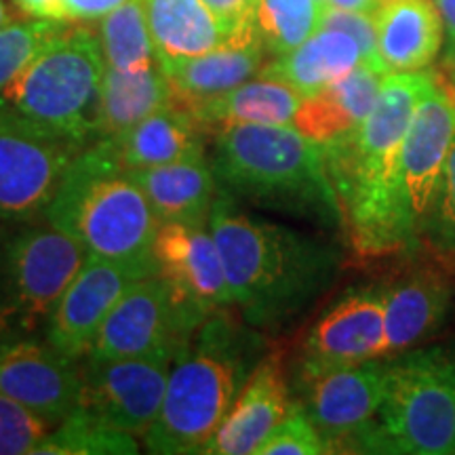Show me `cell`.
Listing matches in <instances>:
<instances>
[{"label": "cell", "mask_w": 455, "mask_h": 455, "mask_svg": "<svg viewBox=\"0 0 455 455\" xmlns=\"http://www.w3.org/2000/svg\"><path fill=\"white\" fill-rule=\"evenodd\" d=\"M426 224L432 228V236L441 247L455 251V140L447 155L439 192Z\"/></svg>", "instance_id": "36"}, {"label": "cell", "mask_w": 455, "mask_h": 455, "mask_svg": "<svg viewBox=\"0 0 455 455\" xmlns=\"http://www.w3.org/2000/svg\"><path fill=\"white\" fill-rule=\"evenodd\" d=\"M87 251L47 218L0 221V344L44 338Z\"/></svg>", "instance_id": "8"}, {"label": "cell", "mask_w": 455, "mask_h": 455, "mask_svg": "<svg viewBox=\"0 0 455 455\" xmlns=\"http://www.w3.org/2000/svg\"><path fill=\"white\" fill-rule=\"evenodd\" d=\"M316 3H318V4H321V7H323V9H327V7H329V3H327V0H316Z\"/></svg>", "instance_id": "43"}, {"label": "cell", "mask_w": 455, "mask_h": 455, "mask_svg": "<svg viewBox=\"0 0 455 455\" xmlns=\"http://www.w3.org/2000/svg\"><path fill=\"white\" fill-rule=\"evenodd\" d=\"M361 49L346 32L318 28L306 43L278 55L259 74L287 83L308 98L361 64Z\"/></svg>", "instance_id": "27"}, {"label": "cell", "mask_w": 455, "mask_h": 455, "mask_svg": "<svg viewBox=\"0 0 455 455\" xmlns=\"http://www.w3.org/2000/svg\"><path fill=\"white\" fill-rule=\"evenodd\" d=\"M386 74L361 61L355 70L301 100L293 127L323 148L352 138L373 110Z\"/></svg>", "instance_id": "19"}, {"label": "cell", "mask_w": 455, "mask_h": 455, "mask_svg": "<svg viewBox=\"0 0 455 455\" xmlns=\"http://www.w3.org/2000/svg\"><path fill=\"white\" fill-rule=\"evenodd\" d=\"M83 150L0 112V221L44 218Z\"/></svg>", "instance_id": "10"}, {"label": "cell", "mask_w": 455, "mask_h": 455, "mask_svg": "<svg viewBox=\"0 0 455 455\" xmlns=\"http://www.w3.org/2000/svg\"><path fill=\"white\" fill-rule=\"evenodd\" d=\"M445 30V66L455 74V0H435Z\"/></svg>", "instance_id": "40"}, {"label": "cell", "mask_w": 455, "mask_h": 455, "mask_svg": "<svg viewBox=\"0 0 455 455\" xmlns=\"http://www.w3.org/2000/svg\"><path fill=\"white\" fill-rule=\"evenodd\" d=\"M152 275H156L152 266L87 255L57 301L44 338L64 355L83 361L114 306L135 283Z\"/></svg>", "instance_id": "13"}, {"label": "cell", "mask_w": 455, "mask_h": 455, "mask_svg": "<svg viewBox=\"0 0 455 455\" xmlns=\"http://www.w3.org/2000/svg\"><path fill=\"white\" fill-rule=\"evenodd\" d=\"M232 306L247 325L278 329L331 284L339 255L331 244L255 218L218 192L209 213Z\"/></svg>", "instance_id": "2"}, {"label": "cell", "mask_w": 455, "mask_h": 455, "mask_svg": "<svg viewBox=\"0 0 455 455\" xmlns=\"http://www.w3.org/2000/svg\"><path fill=\"white\" fill-rule=\"evenodd\" d=\"M215 15L220 17L221 26L232 36L253 30V11L258 0H203Z\"/></svg>", "instance_id": "37"}, {"label": "cell", "mask_w": 455, "mask_h": 455, "mask_svg": "<svg viewBox=\"0 0 455 455\" xmlns=\"http://www.w3.org/2000/svg\"><path fill=\"white\" fill-rule=\"evenodd\" d=\"M284 378L283 358L278 352L261 356L258 367L244 382L241 395L213 435L204 453L209 455H247L258 453L272 430L293 409Z\"/></svg>", "instance_id": "18"}, {"label": "cell", "mask_w": 455, "mask_h": 455, "mask_svg": "<svg viewBox=\"0 0 455 455\" xmlns=\"http://www.w3.org/2000/svg\"><path fill=\"white\" fill-rule=\"evenodd\" d=\"M106 60L87 26L57 30L0 93V112L78 148L93 144Z\"/></svg>", "instance_id": "6"}, {"label": "cell", "mask_w": 455, "mask_h": 455, "mask_svg": "<svg viewBox=\"0 0 455 455\" xmlns=\"http://www.w3.org/2000/svg\"><path fill=\"white\" fill-rule=\"evenodd\" d=\"M11 24V15H9V9L7 4H4V0H0V28Z\"/></svg>", "instance_id": "42"}, {"label": "cell", "mask_w": 455, "mask_h": 455, "mask_svg": "<svg viewBox=\"0 0 455 455\" xmlns=\"http://www.w3.org/2000/svg\"><path fill=\"white\" fill-rule=\"evenodd\" d=\"M386 358V310L379 289H361L341 298L310 329L299 375L331 371Z\"/></svg>", "instance_id": "17"}, {"label": "cell", "mask_w": 455, "mask_h": 455, "mask_svg": "<svg viewBox=\"0 0 455 455\" xmlns=\"http://www.w3.org/2000/svg\"><path fill=\"white\" fill-rule=\"evenodd\" d=\"M0 392L57 428L78 407L81 361L47 338L0 344Z\"/></svg>", "instance_id": "14"}, {"label": "cell", "mask_w": 455, "mask_h": 455, "mask_svg": "<svg viewBox=\"0 0 455 455\" xmlns=\"http://www.w3.org/2000/svg\"><path fill=\"white\" fill-rule=\"evenodd\" d=\"M386 358L411 350L439 331L451 304V284L441 272L419 268L382 289Z\"/></svg>", "instance_id": "21"}, {"label": "cell", "mask_w": 455, "mask_h": 455, "mask_svg": "<svg viewBox=\"0 0 455 455\" xmlns=\"http://www.w3.org/2000/svg\"><path fill=\"white\" fill-rule=\"evenodd\" d=\"M264 57L266 47L253 28L209 53L163 66L173 91L171 101L188 108L226 95L264 70Z\"/></svg>", "instance_id": "20"}, {"label": "cell", "mask_w": 455, "mask_h": 455, "mask_svg": "<svg viewBox=\"0 0 455 455\" xmlns=\"http://www.w3.org/2000/svg\"><path fill=\"white\" fill-rule=\"evenodd\" d=\"M435 74L388 72L378 101L355 135L325 150L329 180L352 247L361 255H386L415 236L403 190V141Z\"/></svg>", "instance_id": "1"}, {"label": "cell", "mask_w": 455, "mask_h": 455, "mask_svg": "<svg viewBox=\"0 0 455 455\" xmlns=\"http://www.w3.org/2000/svg\"><path fill=\"white\" fill-rule=\"evenodd\" d=\"M156 275L203 318L235 308L209 221H163L155 238Z\"/></svg>", "instance_id": "15"}, {"label": "cell", "mask_w": 455, "mask_h": 455, "mask_svg": "<svg viewBox=\"0 0 455 455\" xmlns=\"http://www.w3.org/2000/svg\"><path fill=\"white\" fill-rule=\"evenodd\" d=\"M329 7L348 9V11H361V13H378L379 4L375 0H327Z\"/></svg>", "instance_id": "41"}, {"label": "cell", "mask_w": 455, "mask_h": 455, "mask_svg": "<svg viewBox=\"0 0 455 455\" xmlns=\"http://www.w3.org/2000/svg\"><path fill=\"white\" fill-rule=\"evenodd\" d=\"M171 365L169 356L83 358L76 409L112 430L146 435L161 411Z\"/></svg>", "instance_id": "11"}, {"label": "cell", "mask_w": 455, "mask_h": 455, "mask_svg": "<svg viewBox=\"0 0 455 455\" xmlns=\"http://www.w3.org/2000/svg\"><path fill=\"white\" fill-rule=\"evenodd\" d=\"M232 310L209 316L171 365L161 411L144 435L150 453H204L264 356L258 329Z\"/></svg>", "instance_id": "3"}, {"label": "cell", "mask_w": 455, "mask_h": 455, "mask_svg": "<svg viewBox=\"0 0 455 455\" xmlns=\"http://www.w3.org/2000/svg\"><path fill=\"white\" fill-rule=\"evenodd\" d=\"M321 28L327 30H339L352 36L361 49L363 61L371 64L379 70L388 72L379 60L378 51V24H375L373 13H361V11H348L338 7H327L323 11Z\"/></svg>", "instance_id": "35"}, {"label": "cell", "mask_w": 455, "mask_h": 455, "mask_svg": "<svg viewBox=\"0 0 455 455\" xmlns=\"http://www.w3.org/2000/svg\"><path fill=\"white\" fill-rule=\"evenodd\" d=\"M100 43L108 68L121 72L144 70L158 57L148 28L144 0H124L100 20Z\"/></svg>", "instance_id": "29"}, {"label": "cell", "mask_w": 455, "mask_h": 455, "mask_svg": "<svg viewBox=\"0 0 455 455\" xmlns=\"http://www.w3.org/2000/svg\"><path fill=\"white\" fill-rule=\"evenodd\" d=\"M131 173L146 192L161 224L209 221L220 188L212 161L204 155L156 167L131 169Z\"/></svg>", "instance_id": "24"}, {"label": "cell", "mask_w": 455, "mask_h": 455, "mask_svg": "<svg viewBox=\"0 0 455 455\" xmlns=\"http://www.w3.org/2000/svg\"><path fill=\"white\" fill-rule=\"evenodd\" d=\"M13 4L26 17L49 21H70L64 0H13Z\"/></svg>", "instance_id": "39"}, {"label": "cell", "mask_w": 455, "mask_h": 455, "mask_svg": "<svg viewBox=\"0 0 455 455\" xmlns=\"http://www.w3.org/2000/svg\"><path fill=\"white\" fill-rule=\"evenodd\" d=\"M304 95L287 83L264 76L238 84L220 98L188 106L209 135L235 124H293ZM181 108V106H180Z\"/></svg>", "instance_id": "25"}, {"label": "cell", "mask_w": 455, "mask_h": 455, "mask_svg": "<svg viewBox=\"0 0 455 455\" xmlns=\"http://www.w3.org/2000/svg\"><path fill=\"white\" fill-rule=\"evenodd\" d=\"M138 441L127 432H118L74 409L53 432L34 449V455H127L138 453Z\"/></svg>", "instance_id": "31"}, {"label": "cell", "mask_w": 455, "mask_h": 455, "mask_svg": "<svg viewBox=\"0 0 455 455\" xmlns=\"http://www.w3.org/2000/svg\"><path fill=\"white\" fill-rule=\"evenodd\" d=\"M124 0H64L70 21L101 20L112 9L121 7Z\"/></svg>", "instance_id": "38"}, {"label": "cell", "mask_w": 455, "mask_h": 455, "mask_svg": "<svg viewBox=\"0 0 455 455\" xmlns=\"http://www.w3.org/2000/svg\"><path fill=\"white\" fill-rule=\"evenodd\" d=\"M49 428L36 413L0 392V455L34 453Z\"/></svg>", "instance_id": "33"}, {"label": "cell", "mask_w": 455, "mask_h": 455, "mask_svg": "<svg viewBox=\"0 0 455 455\" xmlns=\"http://www.w3.org/2000/svg\"><path fill=\"white\" fill-rule=\"evenodd\" d=\"M218 188L236 201L318 221L339 220L325 150L293 124H235L213 135Z\"/></svg>", "instance_id": "4"}, {"label": "cell", "mask_w": 455, "mask_h": 455, "mask_svg": "<svg viewBox=\"0 0 455 455\" xmlns=\"http://www.w3.org/2000/svg\"><path fill=\"white\" fill-rule=\"evenodd\" d=\"M171 95L173 91L161 61L133 72L106 66L93 141L123 135L146 116L167 106Z\"/></svg>", "instance_id": "28"}, {"label": "cell", "mask_w": 455, "mask_h": 455, "mask_svg": "<svg viewBox=\"0 0 455 455\" xmlns=\"http://www.w3.org/2000/svg\"><path fill=\"white\" fill-rule=\"evenodd\" d=\"M355 451L455 453V346L386 358L382 405Z\"/></svg>", "instance_id": "7"}, {"label": "cell", "mask_w": 455, "mask_h": 455, "mask_svg": "<svg viewBox=\"0 0 455 455\" xmlns=\"http://www.w3.org/2000/svg\"><path fill=\"white\" fill-rule=\"evenodd\" d=\"M259 455H321L329 453L325 439L312 419L306 415L298 403H293V409L287 418L272 430V435L261 443L258 449Z\"/></svg>", "instance_id": "34"}, {"label": "cell", "mask_w": 455, "mask_h": 455, "mask_svg": "<svg viewBox=\"0 0 455 455\" xmlns=\"http://www.w3.org/2000/svg\"><path fill=\"white\" fill-rule=\"evenodd\" d=\"M323 9L316 0H258L253 26L272 55H284L306 43L321 28Z\"/></svg>", "instance_id": "30"}, {"label": "cell", "mask_w": 455, "mask_h": 455, "mask_svg": "<svg viewBox=\"0 0 455 455\" xmlns=\"http://www.w3.org/2000/svg\"><path fill=\"white\" fill-rule=\"evenodd\" d=\"M455 140V95L435 74L415 108L401 155L403 190L415 230L428 221Z\"/></svg>", "instance_id": "16"}, {"label": "cell", "mask_w": 455, "mask_h": 455, "mask_svg": "<svg viewBox=\"0 0 455 455\" xmlns=\"http://www.w3.org/2000/svg\"><path fill=\"white\" fill-rule=\"evenodd\" d=\"M44 218L76 238L87 255L156 270L155 238L161 221L106 140L93 141L74 158Z\"/></svg>", "instance_id": "5"}, {"label": "cell", "mask_w": 455, "mask_h": 455, "mask_svg": "<svg viewBox=\"0 0 455 455\" xmlns=\"http://www.w3.org/2000/svg\"><path fill=\"white\" fill-rule=\"evenodd\" d=\"M207 138L212 135L190 112L169 101L123 135L106 141L123 167L144 169L204 155Z\"/></svg>", "instance_id": "23"}, {"label": "cell", "mask_w": 455, "mask_h": 455, "mask_svg": "<svg viewBox=\"0 0 455 455\" xmlns=\"http://www.w3.org/2000/svg\"><path fill=\"white\" fill-rule=\"evenodd\" d=\"M379 60L388 72H419L443 47V21L435 0H390L375 13Z\"/></svg>", "instance_id": "22"}, {"label": "cell", "mask_w": 455, "mask_h": 455, "mask_svg": "<svg viewBox=\"0 0 455 455\" xmlns=\"http://www.w3.org/2000/svg\"><path fill=\"white\" fill-rule=\"evenodd\" d=\"M207 318L158 275L141 278L114 306L84 358H178Z\"/></svg>", "instance_id": "9"}, {"label": "cell", "mask_w": 455, "mask_h": 455, "mask_svg": "<svg viewBox=\"0 0 455 455\" xmlns=\"http://www.w3.org/2000/svg\"><path fill=\"white\" fill-rule=\"evenodd\" d=\"M64 24L68 21L30 17L26 21H11L0 28V93Z\"/></svg>", "instance_id": "32"}, {"label": "cell", "mask_w": 455, "mask_h": 455, "mask_svg": "<svg viewBox=\"0 0 455 455\" xmlns=\"http://www.w3.org/2000/svg\"><path fill=\"white\" fill-rule=\"evenodd\" d=\"M148 28L161 66L192 60L230 41L203 0H144Z\"/></svg>", "instance_id": "26"}, {"label": "cell", "mask_w": 455, "mask_h": 455, "mask_svg": "<svg viewBox=\"0 0 455 455\" xmlns=\"http://www.w3.org/2000/svg\"><path fill=\"white\" fill-rule=\"evenodd\" d=\"M386 361L358 363L331 371L299 375L306 415L325 439L329 453L355 451L358 436L367 430L384 398Z\"/></svg>", "instance_id": "12"}]
</instances>
